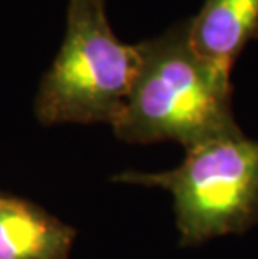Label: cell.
<instances>
[{
  "mask_svg": "<svg viewBox=\"0 0 258 259\" xmlns=\"http://www.w3.org/2000/svg\"><path fill=\"white\" fill-rule=\"evenodd\" d=\"M138 46L139 67L111 127L133 144L174 141L191 149L240 134L232 72L208 62L190 38V17Z\"/></svg>",
  "mask_w": 258,
  "mask_h": 259,
  "instance_id": "6da1fadb",
  "label": "cell"
},
{
  "mask_svg": "<svg viewBox=\"0 0 258 259\" xmlns=\"http://www.w3.org/2000/svg\"><path fill=\"white\" fill-rule=\"evenodd\" d=\"M138 67V46L116 37L106 17V4L69 0L62 46L35 96L37 120L42 125H113Z\"/></svg>",
  "mask_w": 258,
  "mask_h": 259,
  "instance_id": "7a4b0ae2",
  "label": "cell"
},
{
  "mask_svg": "<svg viewBox=\"0 0 258 259\" xmlns=\"http://www.w3.org/2000/svg\"><path fill=\"white\" fill-rule=\"evenodd\" d=\"M113 181L171 192L183 247L243 234L258 223V139L243 132L186 149L176 169L126 170Z\"/></svg>",
  "mask_w": 258,
  "mask_h": 259,
  "instance_id": "3957f363",
  "label": "cell"
},
{
  "mask_svg": "<svg viewBox=\"0 0 258 259\" xmlns=\"http://www.w3.org/2000/svg\"><path fill=\"white\" fill-rule=\"evenodd\" d=\"M76 234L35 204L0 194V259H67Z\"/></svg>",
  "mask_w": 258,
  "mask_h": 259,
  "instance_id": "277c9868",
  "label": "cell"
},
{
  "mask_svg": "<svg viewBox=\"0 0 258 259\" xmlns=\"http://www.w3.org/2000/svg\"><path fill=\"white\" fill-rule=\"evenodd\" d=\"M190 38L203 59L232 72L248 42L258 38V0H205L190 17Z\"/></svg>",
  "mask_w": 258,
  "mask_h": 259,
  "instance_id": "5b68a950",
  "label": "cell"
},
{
  "mask_svg": "<svg viewBox=\"0 0 258 259\" xmlns=\"http://www.w3.org/2000/svg\"><path fill=\"white\" fill-rule=\"evenodd\" d=\"M99 2H101V4H106V0H99Z\"/></svg>",
  "mask_w": 258,
  "mask_h": 259,
  "instance_id": "8992f818",
  "label": "cell"
}]
</instances>
